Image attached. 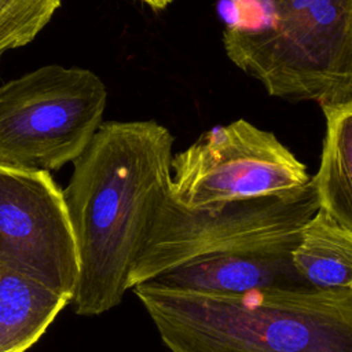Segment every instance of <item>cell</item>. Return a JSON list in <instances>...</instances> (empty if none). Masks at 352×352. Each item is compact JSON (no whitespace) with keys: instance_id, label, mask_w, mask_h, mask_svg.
<instances>
[{"instance_id":"5b68a950","label":"cell","mask_w":352,"mask_h":352,"mask_svg":"<svg viewBox=\"0 0 352 352\" xmlns=\"http://www.w3.org/2000/svg\"><path fill=\"white\" fill-rule=\"evenodd\" d=\"M107 91L94 72L41 66L0 87V166L58 170L103 122Z\"/></svg>"},{"instance_id":"30bf717a","label":"cell","mask_w":352,"mask_h":352,"mask_svg":"<svg viewBox=\"0 0 352 352\" xmlns=\"http://www.w3.org/2000/svg\"><path fill=\"white\" fill-rule=\"evenodd\" d=\"M290 260L314 290L352 287V228L318 209L301 230Z\"/></svg>"},{"instance_id":"7c38bea8","label":"cell","mask_w":352,"mask_h":352,"mask_svg":"<svg viewBox=\"0 0 352 352\" xmlns=\"http://www.w3.org/2000/svg\"><path fill=\"white\" fill-rule=\"evenodd\" d=\"M62 0H0V58L33 41Z\"/></svg>"},{"instance_id":"52a82bcc","label":"cell","mask_w":352,"mask_h":352,"mask_svg":"<svg viewBox=\"0 0 352 352\" xmlns=\"http://www.w3.org/2000/svg\"><path fill=\"white\" fill-rule=\"evenodd\" d=\"M0 267L72 301L77 246L62 190L50 172L0 166Z\"/></svg>"},{"instance_id":"6da1fadb","label":"cell","mask_w":352,"mask_h":352,"mask_svg":"<svg viewBox=\"0 0 352 352\" xmlns=\"http://www.w3.org/2000/svg\"><path fill=\"white\" fill-rule=\"evenodd\" d=\"M173 136L153 120L102 122L62 190L78 278L74 312L96 316L121 304L151 214L170 183Z\"/></svg>"},{"instance_id":"4fadbf2b","label":"cell","mask_w":352,"mask_h":352,"mask_svg":"<svg viewBox=\"0 0 352 352\" xmlns=\"http://www.w3.org/2000/svg\"><path fill=\"white\" fill-rule=\"evenodd\" d=\"M144 4L151 7L153 10H164L166 8L173 0H142Z\"/></svg>"},{"instance_id":"277c9868","label":"cell","mask_w":352,"mask_h":352,"mask_svg":"<svg viewBox=\"0 0 352 352\" xmlns=\"http://www.w3.org/2000/svg\"><path fill=\"white\" fill-rule=\"evenodd\" d=\"M318 209L312 179L293 191L202 208L179 204L168 190L151 214L128 289L202 256L292 253Z\"/></svg>"},{"instance_id":"ba28073f","label":"cell","mask_w":352,"mask_h":352,"mask_svg":"<svg viewBox=\"0 0 352 352\" xmlns=\"http://www.w3.org/2000/svg\"><path fill=\"white\" fill-rule=\"evenodd\" d=\"M147 282L168 289L210 294H241L263 287L311 289L294 270L290 253L202 256Z\"/></svg>"},{"instance_id":"3957f363","label":"cell","mask_w":352,"mask_h":352,"mask_svg":"<svg viewBox=\"0 0 352 352\" xmlns=\"http://www.w3.org/2000/svg\"><path fill=\"white\" fill-rule=\"evenodd\" d=\"M263 25L223 30L228 59L270 96L352 102V0H267Z\"/></svg>"},{"instance_id":"8fae6325","label":"cell","mask_w":352,"mask_h":352,"mask_svg":"<svg viewBox=\"0 0 352 352\" xmlns=\"http://www.w3.org/2000/svg\"><path fill=\"white\" fill-rule=\"evenodd\" d=\"M320 109L326 132L320 165L311 179L319 209L352 228V102Z\"/></svg>"},{"instance_id":"8992f818","label":"cell","mask_w":352,"mask_h":352,"mask_svg":"<svg viewBox=\"0 0 352 352\" xmlns=\"http://www.w3.org/2000/svg\"><path fill=\"white\" fill-rule=\"evenodd\" d=\"M311 182L270 131L246 120L217 125L170 160V195L188 208L280 194Z\"/></svg>"},{"instance_id":"9c48e42d","label":"cell","mask_w":352,"mask_h":352,"mask_svg":"<svg viewBox=\"0 0 352 352\" xmlns=\"http://www.w3.org/2000/svg\"><path fill=\"white\" fill-rule=\"evenodd\" d=\"M67 304L62 294L0 267V352H25Z\"/></svg>"},{"instance_id":"7a4b0ae2","label":"cell","mask_w":352,"mask_h":352,"mask_svg":"<svg viewBox=\"0 0 352 352\" xmlns=\"http://www.w3.org/2000/svg\"><path fill=\"white\" fill-rule=\"evenodd\" d=\"M132 290L169 352H352V287Z\"/></svg>"}]
</instances>
